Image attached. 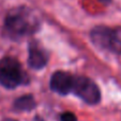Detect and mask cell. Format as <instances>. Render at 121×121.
<instances>
[{
    "label": "cell",
    "instance_id": "obj_2",
    "mask_svg": "<svg viewBox=\"0 0 121 121\" xmlns=\"http://www.w3.org/2000/svg\"><path fill=\"white\" fill-rule=\"evenodd\" d=\"M23 81L24 73L18 60L14 57H3L0 60V84L3 87L12 89Z\"/></svg>",
    "mask_w": 121,
    "mask_h": 121
},
{
    "label": "cell",
    "instance_id": "obj_7",
    "mask_svg": "<svg viewBox=\"0 0 121 121\" xmlns=\"http://www.w3.org/2000/svg\"><path fill=\"white\" fill-rule=\"evenodd\" d=\"M14 107L18 111H31L35 107V101L33 97L27 95V96H21L14 102Z\"/></svg>",
    "mask_w": 121,
    "mask_h": 121
},
{
    "label": "cell",
    "instance_id": "obj_9",
    "mask_svg": "<svg viewBox=\"0 0 121 121\" xmlns=\"http://www.w3.org/2000/svg\"><path fill=\"white\" fill-rule=\"evenodd\" d=\"M101 1H102V2H104V3H108V2L111 1V0H101Z\"/></svg>",
    "mask_w": 121,
    "mask_h": 121
},
{
    "label": "cell",
    "instance_id": "obj_8",
    "mask_svg": "<svg viewBox=\"0 0 121 121\" xmlns=\"http://www.w3.org/2000/svg\"><path fill=\"white\" fill-rule=\"evenodd\" d=\"M61 121H77V118L73 113L66 112L61 115Z\"/></svg>",
    "mask_w": 121,
    "mask_h": 121
},
{
    "label": "cell",
    "instance_id": "obj_6",
    "mask_svg": "<svg viewBox=\"0 0 121 121\" xmlns=\"http://www.w3.org/2000/svg\"><path fill=\"white\" fill-rule=\"evenodd\" d=\"M47 60H48L47 52L35 42H32L29 46V57H28L29 66L34 69H41L46 65Z\"/></svg>",
    "mask_w": 121,
    "mask_h": 121
},
{
    "label": "cell",
    "instance_id": "obj_10",
    "mask_svg": "<svg viewBox=\"0 0 121 121\" xmlns=\"http://www.w3.org/2000/svg\"><path fill=\"white\" fill-rule=\"evenodd\" d=\"M3 121H15V120H12V119H5V120H3Z\"/></svg>",
    "mask_w": 121,
    "mask_h": 121
},
{
    "label": "cell",
    "instance_id": "obj_4",
    "mask_svg": "<svg viewBox=\"0 0 121 121\" xmlns=\"http://www.w3.org/2000/svg\"><path fill=\"white\" fill-rule=\"evenodd\" d=\"M72 91L88 104L94 105L101 100V91L98 85L86 77L74 78Z\"/></svg>",
    "mask_w": 121,
    "mask_h": 121
},
{
    "label": "cell",
    "instance_id": "obj_1",
    "mask_svg": "<svg viewBox=\"0 0 121 121\" xmlns=\"http://www.w3.org/2000/svg\"><path fill=\"white\" fill-rule=\"evenodd\" d=\"M38 21L27 8L13 9L5 18V30L11 37L18 38L35 30Z\"/></svg>",
    "mask_w": 121,
    "mask_h": 121
},
{
    "label": "cell",
    "instance_id": "obj_3",
    "mask_svg": "<svg viewBox=\"0 0 121 121\" xmlns=\"http://www.w3.org/2000/svg\"><path fill=\"white\" fill-rule=\"evenodd\" d=\"M91 39L94 45L105 50L121 53V38L116 30L107 27H96L91 32Z\"/></svg>",
    "mask_w": 121,
    "mask_h": 121
},
{
    "label": "cell",
    "instance_id": "obj_5",
    "mask_svg": "<svg viewBox=\"0 0 121 121\" xmlns=\"http://www.w3.org/2000/svg\"><path fill=\"white\" fill-rule=\"evenodd\" d=\"M74 77L66 71H56L50 78V88L61 95H66L73 89Z\"/></svg>",
    "mask_w": 121,
    "mask_h": 121
},
{
    "label": "cell",
    "instance_id": "obj_11",
    "mask_svg": "<svg viewBox=\"0 0 121 121\" xmlns=\"http://www.w3.org/2000/svg\"><path fill=\"white\" fill-rule=\"evenodd\" d=\"M35 121H43V120H41L40 118H35Z\"/></svg>",
    "mask_w": 121,
    "mask_h": 121
}]
</instances>
